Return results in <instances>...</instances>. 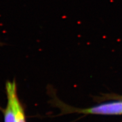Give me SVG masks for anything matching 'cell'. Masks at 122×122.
<instances>
[{
    "mask_svg": "<svg viewBox=\"0 0 122 122\" xmlns=\"http://www.w3.org/2000/svg\"><path fill=\"white\" fill-rule=\"evenodd\" d=\"M7 105L4 110V122H17V108L20 103L17 94V84L14 79L8 81L5 84Z\"/></svg>",
    "mask_w": 122,
    "mask_h": 122,
    "instance_id": "6da1fadb",
    "label": "cell"
},
{
    "mask_svg": "<svg viewBox=\"0 0 122 122\" xmlns=\"http://www.w3.org/2000/svg\"><path fill=\"white\" fill-rule=\"evenodd\" d=\"M64 113H78L94 114H122V102H112L92 107L79 109L65 105H60Z\"/></svg>",
    "mask_w": 122,
    "mask_h": 122,
    "instance_id": "7a4b0ae2",
    "label": "cell"
},
{
    "mask_svg": "<svg viewBox=\"0 0 122 122\" xmlns=\"http://www.w3.org/2000/svg\"><path fill=\"white\" fill-rule=\"evenodd\" d=\"M17 122H26L25 110L20 103L17 108Z\"/></svg>",
    "mask_w": 122,
    "mask_h": 122,
    "instance_id": "3957f363",
    "label": "cell"
},
{
    "mask_svg": "<svg viewBox=\"0 0 122 122\" xmlns=\"http://www.w3.org/2000/svg\"></svg>",
    "mask_w": 122,
    "mask_h": 122,
    "instance_id": "277c9868",
    "label": "cell"
}]
</instances>
